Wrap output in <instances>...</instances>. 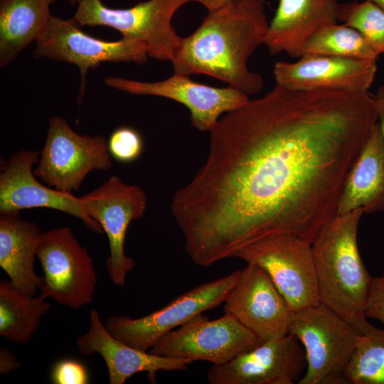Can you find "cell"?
<instances>
[{
	"mask_svg": "<svg viewBox=\"0 0 384 384\" xmlns=\"http://www.w3.org/2000/svg\"><path fill=\"white\" fill-rule=\"evenodd\" d=\"M377 119L368 90L278 85L225 113L210 132L203 165L171 203L192 262L208 267L276 235L312 243L338 215Z\"/></svg>",
	"mask_w": 384,
	"mask_h": 384,
	"instance_id": "1",
	"label": "cell"
},
{
	"mask_svg": "<svg viewBox=\"0 0 384 384\" xmlns=\"http://www.w3.org/2000/svg\"><path fill=\"white\" fill-rule=\"evenodd\" d=\"M269 22L264 0H232L208 11L190 36L181 38L172 60L174 73L216 78L246 95L258 93L262 76L247 61L265 43Z\"/></svg>",
	"mask_w": 384,
	"mask_h": 384,
	"instance_id": "2",
	"label": "cell"
},
{
	"mask_svg": "<svg viewBox=\"0 0 384 384\" xmlns=\"http://www.w3.org/2000/svg\"><path fill=\"white\" fill-rule=\"evenodd\" d=\"M361 208L338 214L311 243L321 303L338 314L360 333L373 325L365 309L372 279L358 245Z\"/></svg>",
	"mask_w": 384,
	"mask_h": 384,
	"instance_id": "3",
	"label": "cell"
},
{
	"mask_svg": "<svg viewBox=\"0 0 384 384\" xmlns=\"http://www.w3.org/2000/svg\"><path fill=\"white\" fill-rule=\"evenodd\" d=\"M289 334L302 346L306 361L298 384H343L361 334L320 303L296 311Z\"/></svg>",
	"mask_w": 384,
	"mask_h": 384,
	"instance_id": "4",
	"label": "cell"
},
{
	"mask_svg": "<svg viewBox=\"0 0 384 384\" xmlns=\"http://www.w3.org/2000/svg\"><path fill=\"white\" fill-rule=\"evenodd\" d=\"M184 0H147L126 9L105 6L101 0H80L73 16L81 26H102L119 31L122 38L143 43L148 55L159 61L172 62L182 37L171 20Z\"/></svg>",
	"mask_w": 384,
	"mask_h": 384,
	"instance_id": "5",
	"label": "cell"
},
{
	"mask_svg": "<svg viewBox=\"0 0 384 384\" xmlns=\"http://www.w3.org/2000/svg\"><path fill=\"white\" fill-rule=\"evenodd\" d=\"M36 256L44 274L42 297L73 309L92 302L97 282L93 260L70 228L42 232Z\"/></svg>",
	"mask_w": 384,
	"mask_h": 384,
	"instance_id": "6",
	"label": "cell"
},
{
	"mask_svg": "<svg viewBox=\"0 0 384 384\" xmlns=\"http://www.w3.org/2000/svg\"><path fill=\"white\" fill-rule=\"evenodd\" d=\"M107 141L100 135H80L62 117L48 121L47 136L33 174L46 186L65 193L78 191L94 170L112 167Z\"/></svg>",
	"mask_w": 384,
	"mask_h": 384,
	"instance_id": "7",
	"label": "cell"
},
{
	"mask_svg": "<svg viewBox=\"0 0 384 384\" xmlns=\"http://www.w3.org/2000/svg\"><path fill=\"white\" fill-rule=\"evenodd\" d=\"M235 257L263 268L295 312L321 303L309 241L292 234L272 235L246 246Z\"/></svg>",
	"mask_w": 384,
	"mask_h": 384,
	"instance_id": "8",
	"label": "cell"
},
{
	"mask_svg": "<svg viewBox=\"0 0 384 384\" xmlns=\"http://www.w3.org/2000/svg\"><path fill=\"white\" fill-rule=\"evenodd\" d=\"M240 273L241 270H236L201 284L144 316H112L107 318L104 324L117 338L135 348L148 351L177 326L224 303Z\"/></svg>",
	"mask_w": 384,
	"mask_h": 384,
	"instance_id": "9",
	"label": "cell"
},
{
	"mask_svg": "<svg viewBox=\"0 0 384 384\" xmlns=\"http://www.w3.org/2000/svg\"><path fill=\"white\" fill-rule=\"evenodd\" d=\"M80 27L73 17L65 20L51 16L46 28L36 41L33 50L36 59L47 58L73 64L79 68L80 102L90 69L103 62L143 64L149 57L146 46L139 41L126 38L115 41H104L85 33Z\"/></svg>",
	"mask_w": 384,
	"mask_h": 384,
	"instance_id": "10",
	"label": "cell"
},
{
	"mask_svg": "<svg viewBox=\"0 0 384 384\" xmlns=\"http://www.w3.org/2000/svg\"><path fill=\"white\" fill-rule=\"evenodd\" d=\"M261 343L230 314L213 320L200 314L167 333L149 351L221 366Z\"/></svg>",
	"mask_w": 384,
	"mask_h": 384,
	"instance_id": "11",
	"label": "cell"
},
{
	"mask_svg": "<svg viewBox=\"0 0 384 384\" xmlns=\"http://www.w3.org/2000/svg\"><path fill=\"white\" fill-rule=\"evenodd\" d=\"M80 198L86 213L100 225L107 236L110 254L106 268L112 282L124 286L127 274L134 267V260L124 252L126 233L131 221L144 216L146 193L141 187L113 175Z\"/></svg>",
	"mask_w": 384,
	"mask_h": 384,
	"instance_id": "12",
	"label": "cell"
},
{
	"mask_svg": "<svg viewBox=\"0 0 384 384\" xmlns=\"http://www.w3.org/2000/svg\"><path fill=\"white\" fill-rule=\"evenodd\" d=\"M110 87L136 95H154L182 104L190 112L191 124L201 132H210L223 114L245 105L249 97L228 86L215 87L193 81L189 75L174 73L169 78L143 82L120 77H107Z\"/></svg>",
	"mask_w": 384,
	"mask_h": 384,
	"instance_id": "13",
	"label": "cell"
},
{
	"mask_svg": "<svg viewBox=\"0 0 384 384\" xmlns=\"http://www.w3.org/2000/svg\"><path fill=\"white\" fill-rule=\"evenodd\" d=\"M223 310L261 342L288 334L295 314L267 272L252 263L241 270Z\"/></svg>",
	"mask_w": 384,
	"mask_h": 384,
	"instance_id": "14",
	"label": "cell"
},
{
	"mask_svg": "<svg viewBox=\"0 0 384 384\" xmlns=\"http://www.w3.org/2000/svg\"><path fill=\"white\" fill-rule=\"evenodd\" d=\"M302 346L293 335L262 342L221 366H212L209 384H294L306 370Z\"/></svg>",
	"mask_w": 384,
	"mask_h": 384,
	"instance_id": "15",
	"label": "cell"
},
{
	"mask_svg": "<svg viewBox=\"0 0 384 384\" xmlns=\"http://www.w3.org/2000/svg\"><path fill=\"white\" fill-rule=\"evenodd\" d=\"M41 151L21 150L11 154L0 174V213H20L25 209L47 208L80 219L94 233L100 225L85 211L80 197L42 184L33 174Z\"/></svg>",
	"mask_w": 384,
	"mask_h": 384,
	"instance_id": "16",
	"label": "cell"
},
{
	"mask_svg": "<svg viewBox=\"0 0 384 384\" xmlns=\"http://www.w3.org/2000/svg\"><path fill=\"white\" fill-rule=\"evenodd\" d=\"M376 72V60L323 55L277 61L273 68L276 85L297 90H368Z\"/></svg>",
	"mask_w": 384,
	"mask_h": 384,
	"instance_id": "17",
	"label": "cell"
},
{
	"mask_svg": "<svg viewBox=\"0 0 384 384\" xmlns=\"http://www.w3.org/2000/svg\"><path fill=\"white\" fill-rule=\"evenodd\" d=\"M88 331L76 339L80 353L85 356L97 353L103 358L110 384H124L137 373H146L149 381L156 383L160 370H184L193 363L179 358L161 356L135 348L112 335L100 319L98 311H90Z\"/></svg>",
	"mask_w": 384,
	"mask_h": 384,
	"instance_id": "18",
	"label": "cell"
},
{
	"mask_svg": "<svg viewBox=\"0 0 384 384\" xmlns=\"http://www.w3.org/2000/svg\"><path fill=\"white\" fill-rule=\"evenodd\" d=\"M339 5L338 0H279L264 44L272 55L300 58L315 33L337 23Z\"/></svg>",
	"mask_w": 384,
	"mask_h": 384,
	"instance_id": "19",
	"label": "cell"
},
{
	"mask_svg": "<svg viewBox=\"0 0 384 384\" xmlns=\"http://www.w3.org/2000/svg\"><path fill=\"white\" fill-rule=\"evenodd\" d=\"M359 208L364 213L384 210V138L378 124L348 173L338 201V214Z\"/></svg>",
	"mask_w": 384,
	"mask_h": 384,
	"instance_id": "20",
	"label": "cell"
},
{
	"mask_svg": "<svg viewBox=\"0 0 384 384\" xmlns=\"http://www.w3.org/2000/svg\"><path fill=\"white\" fill-rule=\"evenodd\" d=\"M41 233L20 213H0V267L14 285L31 296L42 283L33 266Z\"/></svg>",
	"mask_w": 384,
	"mask_h": 384,
	"instance_id": "21",
	"label": "cell"
},
{
	"mask_svg": "<svg viewBox=\"0 0 384 384\" xmlns=\"http://www.w3.org/2000/svg\"><path fill=\"white\" fill-rule=\"evenodd\" d=\"M56 0H0V67L4 68L42 34Z\"/></svg>",
	"mask_w": 384,
	"mask_h": 384,
	"instance_id": "22",
	"label": "cell"
},
{
	"mask_svg": "<svg viewBox=\"0 0 384 384\" xmlns=\"http://www.w3.org/2000/svg\"><path fill=\"white\" fill-rule=\"evenodd\" d=\"M50 308L40 294L31 296L9 280H1L0 335L12 343H28Z\"/></svg>",
	"mask_w": 384,
	"mask_h": 384,
	"instance_id": "23",
	"label": "cell"
},
{
	"mask_svg": "<svg viewBox=\"0 0 384 384\" xmlns=\"http://www.w3.org/2000/svg\"><path fill=\"white\" fill-rule=\"evenodd\" d=\"M323 55L369 60H378L363 36L353 28L337 23L323 27L305 43L302 56Z\"/></svg>",
	"mask_w": 384,
	"mask_h": 384,
	"instance_id": "24",
	"label": "cell"
},
{
	"mask_svg": "<svg viewBox=\"0 0 384 384\" xmlns=\"http://www.w3.org/2000/svg\"><path fill=\"white\" fill-rule=\"evenodd\" d=\"M346 383L384 384V329L359 334L345 373Z\"/></svg>",
	"mask_w": 384,
	"mask_h": 384,
	"instance_id": "25",
	"label": "cell"
},
{
	"mask_svg": "<svg viewBox=\"0 0 384 384\" xmlns=\"http://www.w3.org/2000/svg\"><path fill=\"white\" fill-rule=\"evenodd\" d=\"M338 20L358 31L378 55L384 54V9L370 0L340 4Z\"/></svg>",
	"mask_w": 384,
	"mask_h": 384,
	"instance_id": "26",
	"label": "cell"
},
{
	"mask_svg": "<svg viewBox=\"0 0 384 384\" xmlns=\"http://www.w3.org/2000/svg\"><path fill=\"white\" fill-rule=\"evenodd\" d=\"M112 158L119 162L128 164L136 161L142 155L144 142L140 134L130 127L115 129L107 140Z\"/></svg>",
	"mask_w": 384,
	"mask_h": 384,
	"instance_id": "27",
	"label": "cell"
},
{
	"mask_svg": "<svg viewBox=\"0 0 384 384\" xmlns=\"http://www.w3.org/2000/svg\"><path fill=\"white\" fill-rule=\"evenodd\" d=\"M55 384H86L89 375L85 366L73 359H63L55 364L51 371Z\"/></svg>",
	"mask_w": 384,
	"mask_h": 384,
	"instance_id": "28",
	"label": "cell"
},
{
	"mask_svg": "<svg viewBox=\"0 0 384 384\" xmlns=\"http://www.w3.org/2000/svg\"><path fill=\"white\" fill-rule=\"evenodd\" d=\"M365 315L380 321L384 329V276L372 279Z\"/></svg>",
	"mask_w": 384,
	"mask_h": 384,
	"instance_id": "29",
	"label": "cell"
},
{
	"mask_svg": "<svg viewBox=\"0 0 384 384\" xmlns=\"http://www.w3.org/2000/svg\"><path fill=\"white\" fill-rule=\"evenodd\" d=\"M20 367L21 363L16 360L14 354L7 348H1L0 373L9 374Z\"/></svg>",
	"mask_w": 384,
	"mask_h": 384,
	"instance_id": "30",
	"label": "cell"
},
{
	"mask_svg": "<svg viewBox=\"0 0 384 384\" xmlns=\"http://www.w3.org/2000/svg\"><path fill=\"white\" fill-rule=\"evenodd\" d=\"M377 112V124L384 138V84L379 87L374 95Z\"/></svg>",
	"mask_w": 384,
	"mask_h": 384,
	"instance_id": "31",
	"label": "cell"
},
{
	"mask_svg": "<svg viewBox=\"0 0 384 384\" xmlns=\"http://www.w3.org/2000/svg\"><path fill=\"white\" fill-rule=\"evenodd\" d=\"M186 4L188 2H197L203 5L208 11H213L216 9H218L228 3L232 0H184Z\"/></svg>",
	"mask_w": 384,
	"mask_h": 384,
	"instance_id": "32",
	"label": "cell"
},
{
	"mask_svg": "<svg viewBox=\"0 0 384 384\" xmlns=\"http://www.w3.org/2000/svg\"><path fill=\"white\" fill-rule=\"evenodd\" d=\"M384 9V0H370Z\"/></svg>",
	"mask_w": 384,
	"mask_h": 384,
	"instance_id": "33",
	"label": "cell"
},
{
	"mask_svg": "<svg viewBox=\"0 0 384 384\" xmlns=\"http://www.w3.org/2000/svg\"><path fill=\"white\" fill-rule=\"evenodd\" d=\"M71 4H78L80 0H67Z\"/></svg>",
	"mask_w": 384,
	"mask_h": 384,
	"instance_id": "34",
	"label": "cell"
}]
</instances>
